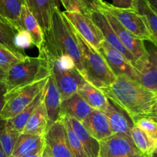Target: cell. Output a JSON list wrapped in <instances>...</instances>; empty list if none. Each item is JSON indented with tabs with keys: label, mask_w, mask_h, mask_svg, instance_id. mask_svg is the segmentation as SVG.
Returning a JSON list of instances; mask_svg holds the SVG:
<instances>
[{
	"label": "cell",
	"mask_w": 157,
	"mask_h": 157,
	"mask_svg": "<svg viewBox=\"0 0 157 157\" xmlns=\"http://www.w3.org/2000/svg\"><path fill=\"white\" fill-rule=\"evenodd\" d=\"M41 157H52V155H51L50 152H49L47 146H46L45 149H44V152H43V153H42V156H41Z\"/></svg>",
	"instance_id": "60d3db41"
},
{
	"label": "cell",
	"mask_w": 157,
	"mask_h": 157,
	"mask_svg": "<svg viewBox=\"0 0 157 157\" xmlns=\"http://www.w3.org/2000/svg\"><path fill=\"white\" fill-rule=\"evenodd\" d=\"M63 116V115H62ZM78 137L83 144L88 157H98L100 153V142L93 137L81 121L64 115Z\"/></svg>",
	"instance_id": "603a6c76"
},
{
	"label": "cell",
	"mask_w": 157,
	"mask_h": 157,
	"mask_svg": "<svg viewBox=\"0 0 157 157\" xmlns=\"http://www.w3.org/2000/svg\"><path fill=\"white\" fill-rule=\"evenodd\" d=\"M98 51L105 58L115 76L125 75L137 81V71L119 51L113 48L107 41H104L101 44V47L98 48Z\"/></svg>",
	"instance_id": "7c38bea8"
},
{
	"label": "cell",
	"mask_w": 157,
	"mask_h": 157,
	"mask_svg": "<svg viewBox=\"0 0 157 157\" xmlns=\"http://www.w3.org/2000/svg\"><path fill=\"white\" fill-rule=\"evenodd\" d=\"M93 110L94 109L80 96L79 94L77 93L68 99L62 101L61 117L62 115H67L84 122Z\"/></svg>",
	"instance_id": "ffe728a7"
},
{
	"label": "cell",
	"mask_w": 157,
	"mask_h": 157,
	"mask_svg": "<svg viewBox=\"0 0 157 157\" xmlns=\"http://www.w3.org/2000/svg\"><path fill=\"white\" fill-rule=\"evenodd\" d=\"M42 154H35V155H30V156H26L23 157H41Z\"/></svg>",
	"instance_id": "ee69618b"
},
{
	"label": "cell",
	"mask_w": 157,
	"mask_h": 157,
	"mask_svg": "<svg viewBox=\"0 0 157 157\" xmlns=\"http://www.w3.org/2000/svg\"><path fill=\"white\" fill-rule=\"evenodd\" d=\"M102 12L111 14L125 29L130 31L135 36L153 44V38L147 25V19L137 10L120 9L106 2Z\"/></svg>",
	"instance_id": "8992f818"
},
{
	"label": "cell",
	"mask_w": 157,
	"mask_h": 157,
	"mask_svg": "<svg viewBox=\"0 0 157 157\" xmlns=\"http://www.w3.org/2000/svg\"><path fill=\"white\" fill-rule=\"evenodd\" d=\"M63 14L75 31L95 48H99L105 41L99 28L85 14L79 12L66 11L63 12Z\"/></svg>",
	"instance_id": "9c48e42d"
},
{
	"label": "cell",
	"mask_w": 157,
	"mask_h": 157,
	"mask_svg": "<svg viewBox=\"0 0 157 157\" xmlns=\"http://www.w3.org/2000/svg\"><path fill=\"white\" fill-rule=\"evenodd\" d=\"M48 125V116L45 105L43 102L29 118L21 133L45 136Z\"/></svg>",
	"instance_id": "cb8c5ba5"
},
{
	"label": "cell",
	"mask_w": 157,
	"mask_h": 157,
	"mask_svg": "<svg viewBox=\"0 0 157 157\" xmlns=\"http://www.w3.org/2000/svg\"><path fill=\"white\" fill-rule=\"evenodd\" d=\"M102 1H103V0H102Z\"/></svg>",
	"instance_id": "7dc6e473"
},
{
	"label": "cell",
	"mask_w": 157,
	"mask_h": 157,
	"mask_svg": "<svg viewBox=\"0 0 157 157\" xmlns=\"http://www.w3.org/2000/svg\"><path fill=\"white\" fill-rule=\"evenodd\" d=\"M25 57L16 55L9 49L0 45V67L6 72H7L14 64L19 62Z\"/></svg>",
	"instance_id": "1f68e13d"
},
{
	"label": "cell",
	"mask_w": 157,
	"mask_h": 157,
	"mask_svg": "<svg viewBox=\"0 0 157 157\" xmlns=\"http://www.w3.org/2000/svg\"><path fill=\"white\" fill-rule=\"evenodd\" d=\"M45 140L52 157H75L70 148L65 126L61 117L60 121L49 124Z\"/></svg>",
	"instance_id": "30bf717a"
},
{
	"label": "cell",
	"mask_w": 157,
	"mask_h": 157,
	"mask_svg": "<svg viewBox=\"0 0 157 157\" xmlns=\"http://www.w3.org/2000/svg\"><path fill=\"white\" fill-rule=\"evenodd\" d=\"M86 15L90 17V19L99 28L101 33L103 34V36H104V39H105V41H107L113 48L119 51L131 63L132 65L135 67L136 64H135L134 58L132 56L131 54L123 45L121 41H120L117 35L116 32H114V30L112 28L111 25H110L108 18L106 16L105 13L102 12V11H96V12H90V13L87 14Z\"/></svg>",
	"instance_id": "4fadbf2b"
},
{
	"label": "cell",
	"mask_w": 157,
	"mask_h": 157,
	"mask_svg": "<svg viewBox=\"0 0 157 157\" xmlns=\"http://www.w3.org/2000/svg\"><path fill=\"white\" fill-rule=\"evenodd\" d=\"M61 103L62 99L61 93L53 75L51 74L46 84L45 97L44 100V104L48 116L49 124L57 122L61 120Z\"/></svg>",
	"instance_id": "2e32d148"
},
{
	"label": "cell",
	"mask_w": 157,
	"mask_h": 157,
	"mask_svg": "<svg viewBox=\"0 0 157 157\" xmlns=\"http://www.w3.org/2000/svg\"><path fill=\"white\" fill-rule=\"evenodd\" d=\"M130 137L136 148L145 156L150 157L156 151L157 143L135 124L131 129Z\"/></svg>",
	"instance_id": "4316f807"
},
{
	"label": "cell",
	"mask_w": 157,
	"mask_h": 157,
	"mask_svg": "<svg viewBox=\"0 0 157 157\" xmlns=\"http://www.w3.org/2000/svg\"><path fill=\"white\" fill-rule=\"evenodd\" d=\"M21 134L8 126L7 121L0 117V144L8 157L12 155V150L18 136Z\"/></svg>",
	"instance_id": "f1b7e54d"
},
{
	"label": "cell",
	"mask_w": 157,
	"mask_h": 157,
	"mask_svg": "<svg viewBox=\"0 0 157 157\" xmlns=\"http://www.w3.org/2000/svg\"><path fill=\"white\" fill-rule=\"evenodd\" d=\"M0 157H8L7 155H6V153H5L3 148L2 147L1 144H0Z\"/></svg>",
	"instance_id": "7bdbcfd3"
},
{
	"label": "cell",
	"mask_w": 157,
	"mask_h": 157,
	"mask_svg": "<svg viewBox=\"0 0 157 157\" xmlns=\"http://www.w3.org/2000/svg\"><path fill=\"white\" fill-rule=\"evenodd\" d=\"M63 121H64V126H65L66 133H67V140H68L70 148L75 157H88L86 153L83 144H81V140L78 137L77 134L74 130L72 129L71 126L69 124L67 117L64 115L61 116Z\"/></svg>",
	"instance_id": "4dcf8cb0"
},
{
	"label": "cell",
	"mask_w": 157,
	"mask_h": 157,
	"mask_svg": "<svg viewBox=\"0 0 157 157\" xmlns=\"http://www.w3.org/2000/svg\"><path fill=\"white\" fill-rule=\"evenodd\" d=\"M44 97H45V87L37 95L34 101L24 110H22L21 113H18L15 117L6 120L8 126L12 130L21 133L26 123L28 122L31 116L39 107V106L44 102Z\"/></svg>",
	"instance_id": "d4e9b609"
},
{
	"label": "cell",
	"mask_w": 157,
	"mask_h": 157,
	"mask_svg": "<svg viewBox=\"0 0 157 157\" xmlns=\"http://www.w3.org/2000/svg\"><path fill=\"white\" fill-rule=\"evenodd\" d=\"M156 151H157V147H156Z\"/></svg>",
	"instance_id": "bcb514c9"
},
{
	"label": "cell",
	"mask_w": 157,
	"mask_h": 157,
	"mask_svg": "<svg viewBox=\"0 0 157 157\" xmlns=\"http://www.w3.org/2000/svg\"><path fill=\"white\" fill-rule=\"evenodd\" d=\"M19 25L21 29L26 30L30 33L34 45L38 48L39 51L41 50L44 43V33L26 4L23 6L21 9Z\"/></svg>",
	"instance_id": "44dd1931"
},
{
	"label": "cell",
	"mask_w": 157,
	"mask_h": 157,
	"mask_svg": "<svg viewBox=\"0 0 157 157\" xmlns=\"http://www.w3.org/2000/svg\"><path fill=\"white\" fill-rule=\"evenodd\" d=\"M41 50L53 59L64 55H70L79 73H82V59L78 40L73 27L60 8L55 9L52 26L48 32H44V43Z\"/></svg>",
	"instance_id": "7a4b0ae2"
},
{
	"label": "cell",
	"mask_w": 157,
	"mask_h": 157,
	"mask_svg": "<svg viewBox=\"0 0 157 157\" xmlns=\"http://www.w3.org/2000/svg\"><path fill=\"white\" fill-rule=\"evenodd\" d=\"M136 10L147 19L153 38V44L157 47V13L152 9L147 0H136Z\"/></svg>",
	"instance_id": "f546056e"
},
{
	"label": "cell",
	"mask_w": 157,
	"mask_h": 157,
	"mask_svg": "<svg viewBox=\"0 0 157 157\" xmlns=\"http://www.w3.org/2000/svg\"><path fill=\"white\" fill-rule=\"evenodd\" d=\"M133 124L145 132L157 143V121L153 118L142 117L136 120Z\"/></svg>",
	"instance_id": "d6a6232c"
},
{
	"label": "cell",
	"mask_w": 157,
	"mask_h": 157,
	"mask_svg": "<svg viewBox=\"0 0 157 157\" xmlns=\"http://www.w3.org/2000/svg\"><path fill=\"white\" fill-rule=\"evenodd\" d=\"M25 0H0V16L20 30L19 21Z\"/></svg>",
	"instance_id": "484cf974"
},
{
	"label": "cell",
	"mask_w": 157,
	"mask_h": 157,
	"mask_svg": "<svg viewBox=\"0 0 157 157\" xmlns=\"http://www.w3.org/2000/svg\"><path fill=\"white\" fill-rule=\"evenodd\" d=\"M45 56L50 62L52 74L55 78L57 85L60 90L62 101L68 99L69 98L78 93V85L83 78L78 69L75 67L72 70H63L58 65L55 60L49 58L46 55Z\"/></svg>",
	"instance_id": "8fae6325"
},
{
	"label": "cell",
	"mask_w": 157,
	"mask_h": 157,
	"mask_svg": "<svg viewBox=\"0 0 157 157\" xmlns=\"http://www.w3.org/2000/svg\"><path fill=\"white\" fill-rule=\"evenodd\" d=\"M100 90L118 108L125 112L133 123L142 117L157 121V93L136 80L121 75L110 86Z\"/></svg>",
	"instance_id": "6da1fadb"
},
{
	"label": "cell",
	"mask_w": 157,
	"mask_h": 157,
	"mask_svg": "<svg viewBox=\"0 0 157 157\" xmlns=\"http://www.w3.org/2000/svg\"><path fill=\"white\" fill-rule=\"evenodd\" d=\"M149 58L147 64L138 74V82L149 90L157 93V47L147 49Z\"/></svg>",
	"instance_id": "7402d4cb"
},
{
	"label": "cell",
	"mask_w": 157,
	"mask_h": 157,
	"mask_svg": "<svg viewBox=\"0 0 157 157\" xmlns=\"http://www.w3.org/2000/svg\"><path fill=\"white\" fill-rule=\"evenodd\" d=\"M7 93V87L5 83V80L0 79V114L5 104V96Z\"/></svg>",
	"instance_id": "f35d334b"
},
{
	"label": "cell",
	"mask_w": 157,
	"mask_h": 157,
	"mask_svg": "<svg viewBox=\"0 0 157 157\" xmlns=\"http://www.w3.org/2000/svg\"><path fill=\"white\" fill-rule=\"evenodd\" d=\"M48 78L18 90L7 92L5 96V104L0 117L4 120L12 119L24 110L46 87Z\"/></svg>",
	"instance_id": "5b68a950"
},
{
	"label": "cell",
	"mask_w": 157,
	"mask_h": 157,
	"mask_svg": "<svg viewBox=\"0 0 157 157\" xmlns=\"http://www.w3.org/2000/svg\"><path fill=\"white\" fill-rule=\"evenodd\" d=\"M98 157H147L135 146L131 137L113 134L100 141Z\"/></svg>",
	"instance_id": "ba28073f"
},
{
	"label": "cell",
	"mask_w": 157,
	"mask_h": 157,
	"mask_svg": "<svg viewBox=\"0 0 157 157\" xmlns=\"http://www.w3.org/2000/svg\"><path fill=\"white\" fill-rule=\"evenodd\" d=\"M60 2V0H25L26 6L38 21L44 33L50 30L52 15L55 9L59 8Z\"/></svg>",
	"instance_id": "5bb4252c"
},
{
	"label": "cell",
	"mask_w": 157,
	"mask_h": 157,
	"mask_svg": "<svg viewBox=\"0 0 157 157\" xmlns=\"http://www.w3.org/2000/svg\"><path fill=\"white\" fill-rule=\"evenodd\" d=\"M14 43L16 48L25 55L24 52L25 49L29 48L32 45H34L33 40L30 33L24 29H20L18 31L15 35Z\"/></svg>",
	"instance_id": "836d02e7"
},
{
	"label": "cell",
	"mask_w": 157,
	"mask_h": 157,
	"mask_svg": "<svg viewBox=\"0 0 157 157\" xmlns=\"http://www.w3.org/2000/svg\"><path fill=\"white\" fill-rule=\"evenodd\" d=\"M107 117L113 134L125 135L130 137V132L134 124L127 117L125 112L118 108L111 101L103 111Z\"/></svg>",
	"instance_id": "ac0fdd59"
},
{
	"label": "cell",
	"mask_w": 157,
	"mask_h": 157,
	"mask_svg": "<svg viewBox=\"0 0 157 157\" xmlns=\"http://www.w3.org/2000/svg\"><path fill=\"white\" fill-rule=\"evenodd\" d=\"M6 72L3 70L2 67H0V79L5 80V78H6Z\"/></svg>",
	"instance_id": "b9f144b4"
},
{
	"label": "cell",
	"mask_w": 157,
	"mask_h": 157,
	"mask_svg": "<svg viewBox=\"0 0 157 157\" xmlns=\"http://www.w3.org/2000/svg\"><path fill=\"white\" fill-rule=\"evenodd\" d=\"M51 74L50 62L42 51L39 52L38 57L27 55L6 72L5 83L7 92L18 90L48 78Z\"/></svg>",
	"instance_id": "3957f363"
},
{
	"label": "cell",
	"mask_w": 157,
	"mask_h": 157,
	"mask_svg": "<svg viewBox=\"0 0 157 157\" xmlns=\"http://www.w3.org/2000/svg\"><path fill=\"white\" fill-rule=\"evenodd\" d=\"M74 32L81 53L83 69L81 76L99 89L113 84L117 77L109 67L104 56L98 49L95 48L83 38L75 29Z\"/></svg>",
	"instance_id": "277c9868"
},
{
	"label": "cell",
	"mask_w": 157,
	"mask_h": 157,
	"mask_svg": "<svg viewBox=\"0 0 157 157\" xmlns=\"http://www.w3.org/2000/svg\"><path fill=\"white\" fill-rule=\"evenodd\" d=\"M66 12H79L85 14L79 0H60Z\"/></svg>",
	"instance_id": "8d00e7d4"
},
{
	"label": "cell",
	"mask_w": 157,
	"mask_h": 157,
	"mask_svg": "<svg viewBox=\"0 0 157 157\" xmlns=\"http://www.w3.org/2000/svg\"><path fill=\"white\" fill-rule=\"evenodd\" d=\"M43 52H44V51H43ZM49 58H50V57H49ZM52 59H53V58H52ZM54 60L56 61L58 65L59 66L61 69H63V70L69 71V70H72V69L76 67L75 61H74V59L70 56V55H61V56H60L59 58H58L57 59H54Z\"/></svg>",
	"instance_id": "d590c367"
},
{
	"label": "cell",
	"mask_w": 157,
	"mask_h": 157,
	"mask_svg": "<svg viewBox=\"0 0 157 157\" xmlns=\"http://www.w3.org/2000/svg\"><path fill=\"white\" fill-rule=\"evenodd\" d=\"M46 147L45 136L21 133L10 157H23L42 154Z\"/></svg>",
	"instance_id": "9a60e30c"
},
{
	"label": "cell",
	"mask_w": 157,
	"mask_h": 157,
	"mask_svg": "<svg viewBox=\"0 0 157 157\" xmlns=\"http://www.w3.org/2000/svg\"><path fill=\"white\" fill-rule=\"evenodd\" d=\"M18 31L15 26L0 16V45L9 49V51L18 55L27 56L18 51L14 43L15 35Z\"/></svg>",
	"instance_id": "83f0119b"
},
{
	"label": "cell",
	"mask_w": 157,
	"mask_h": 157,
	"mask_svg": "<svg viewBox=\"0 0 157 157\" xmlns=\"http://www.w3.org/2000/svg\"><path fill=\"white\" fill-rule=\"evenodd\" d=\"M150 157H157V151H155Z\"/></svg>",
	"instance_id": "f6af8a7d"
},
{
	"label": "cell",
	"mask_w": 157,
	"mask_h": 157,
	"mask_svg": "<svg viewBox=\"0 0 157 157\" xmlns=\"http://www.w3.org/2000/svg\"><path fill=\"white\" fill-rule=\"evenodd\" d=\"M152 9L157 13V0H147Z\"/></svg>",
	"instance_id": "ab89813d"
},
{
	"label": "cell",
	"mask_w": 157,
	"mask_h": 157,
	"mask_svg": "<svg viewBox=\"0 0 157 157\" xmlns=\"http://www.w3.org/2000/svg\"><path fill=\"white\" fill-rule=\"evenodd\" d=\"M112 6L120 9H136V0H112Z\"/></svg>",
	"instance_id": "74e56055"
},
{
	"label": "cell",
	"mask_w": 157,
	"mask_h": 157,
	"mask_svg": "<svg viewBox=\"0 0 157 157\" xmlns=\"http://www.w3.org/2000/svg\"></svg>",
	"instance_id": "c3c4849f"
},
{
	"label": "cell",
	"mask_w": 157,
	"mask_h": 157,
	"mask_svg": "<svg viewBox=\"0 0 157 157\" xmlns=\"http://www.w3.org/2000/svg\"><path fill=\"white\" fill-rule=\"evenodd\" d=\"M104 12L108 18L113 29L117 35L120 41L134 58L136 64L135 68L139 74L147 64L149 58V52L144 44V41L135 36L130 31L125 29L111 14L106 12Z\"/></svg>",
	"instance_id": "52a82bcc"
},
{
	"label": "cell",
	"mask_w": 157,
	"mask_h": 157,
	"mask_svg": "<svg viewBox=\"0 0 157 157\" xmlns=\"http://www.w3.org/2000/svg\"><path fill=\"white\" fill-rule=\"evenodd\" d=\"M83 6L85 15L96 11H102L105 2L102 0H79Z\"/></svg>",
	"instance_id": "e575fe53"
},
{
	"label": "cell",
	"mask_w": 157,
	"mask_h": 157,
	"mask_svg": "<svg viewBox=\"0 0 157 157\" xmlns=\"http://www.w3.org/2000/svg\"><path fill=\"white\" fill-rule=\"evenodd\" d=\"M82 123L90 135L99 142L113 134L107 117L101 110L94 109Z\"/></svg>",
	"instance_id": "e0dca14e"
},
{
	"label": "cell",
	"mask_w": 157,
	"mask_h": 157,
	"mask_svg": "<svg viewBox=\"0 0 157 157\" xmlns=\"http://www.w3.org/2000/svg\"><path fill=\"white\" fill-rule=\"evenodd\" d=\"M78 94L94 110L104 111L110 103L107 96L99 88L89 83L84 78L78 85Z\"/></svg>",
	"instance_id": "d6986e66"
}]
</instances>
